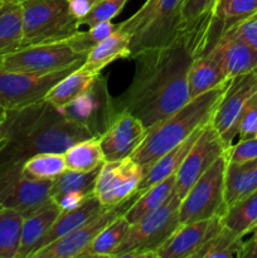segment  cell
I'll use <instances>...</instances> for the list:
<instances>
[{"label": "cell", "instance_id": "38", "mask_svg": "<svg viewBox=\"0 0 257 258\" xmlns=\"http://www.w3.org/2000/svg\"><path fill=\"white\" fill-rule=\"evenodd\" d=\"M257 134V93L244 107L238 125L239 140L256 136Z\"/></svg>", "mask_w": 257, "mask_h": 258}, {"label": "cell", "instance_id": "23", "mask_svg": "<svg viewBox=\"0 0 257 258\" xmlns=\"http://www.w3.org/2000/svg\"><path fill=\"white\" fill-rule=\"evenodd\" d=\"M130 57V37L117 25V29L112 34L108 35L106 39L101 40L95 47H92L83 64L92 72L101 73L103 68L107 67L115 60Z\"/></svg>", "mask_w": 257, "mask_h": 258}, {"label": "cell", "instance_id": "8", "mask_svg": "<svg viewBox=\"0 0 257 258\" xmlns=\"http://www.w3.org/2000/svg\"><path fill=\"white\" fill-rule=\"evenodd\" d=\"M226 153L219 156L203 175L191 185L180 201L179 222L180 224L222 217L226 212Z\"/></svg>", "mask_w": 257, "mask_h": 258}, {"label": "cell", "instance_id": "47", "mask_svg": "<svg viewBox=\"0 0 257 258\" xmlns=\"http://www.w3.org/2000/svg\"><path fill=\"white\" fill-rule=\"evenodd\" d=\"M254 232H257V229H256V231H254Z\"/></svg>", "mask_w": 257, "mask_h": 258}, {"label": "cell", "instance_id": "32", "mask_svg": "<svg viewBox=\"0 0 257 258\" xmlns=\"http://www.w3.org/2000/svg\"><path fill=\"white\" fill-rule=\"evenodd\" d=\"M67 170L63 153H43L23 161L22 174L32 180H54Z\"/></svg>", "mask_w": 257, "mask_h": 258}, {"label": "cell", "instance_id": "31", "mask_svg": "<svg viewBox=\"0 0 257 258\" xmlns=\"http://www.w3.org/2000/svg\"><path fill=\"white\" fill-rule=\"evenodd\" d=\"M130 227L131 224L126 221L125 217H117L96 236L80 258L112 257L116 248L125 239Z\"/></svg>", "mask_w": 257, "mask_h": 258}, {"label": "cell", "instance_id": "20", "mask_svg": "<svg viewBox=\"0 0 257 258\" xmlns=\"http://www.w3.org/2000/svg\"><path fill=\"white\" fill-rule=\"evenodd\" d=\"M103 208H105V206H102V204L100 203V201L97 199V197H96L95 194H92V196L87 197V198L85 199V202H83L82 204H80L78 207H76V208L70 209V211H62L59 217L55 219L54 223L52 224V227L48 229L47 233L43 236V238L40 239L39 243L37 244L35 251L33 252V254L37 251H39V249H42L43 247L48 246V244L53 243V242L57 241V239L67 236L68 233L75 231L76 228H78V227L82 226L83 223L90 221V219L92 218V217H95L96 214L100 213Z\"/></svg>", "mask_w": 257, "mask_h": 258}, {"label": "cell", "instance_id": "12", "mask_svg": "<svg viewBox=\"0 0 257 258\" xmlns=\"http://www.w3.org/2000/svg\"><path fill=\"white\" fill-rule=\"evenodd\" d=\"M141 191H138L126 201L116 204V206L105 207L102 211L95 217L83 223L67 236L57 239L53 243L43 247L35 252L33 258H75L80 257L85 252L88 244L96 238L98 233L111 223L113 219L125 214L131 207V204L140 197Z\"/></svg>", "mask_w": 257, "mask_h": 258}, {"label": "cell", "instance_id": "40", "mask_svg": "<svg viewBox=\"0 0 257 258\" xmlns=\"http://www.w3.org/2000/svg\"><path fill=\"white\" fill-rule=\"evenodd\" d=\"M218 0H184L181 5V19L183 22L197 19L212 13Z\"/></svg>", "mask_w": 257, "mask_h": 258}, {"label": "cell", "instance_id": "11", "mask_svg": "<svg viewBox=\"0 0 257 258\" xmlns=\"http://www.w3.org/2000/svg\"><path fill=\"white\" fill-rule=\"evenodd\" d=\"M59 110L70 120L85 126L97 138L107 130L116 116L113 98L108 93L107 81L101 73L82 95Z\"/></svg>", "mask_w": 257, "mask_h": 258}, {"label": "cell", "instance_id": "27", "mask_svg": "<svg viewBox=\"0 0 257 258\" xmlns=\"http://www.w3.org/2000/svg\"><path fill=\"white\" fill-rule=\"evenodd\" d=\"M222 226L236 236H247L257 229V190L227 207L221 217Z\"/></svg>", "mask_w": 257, "mask_h": 258}, {"label": "cell", "instance_id": "10", "mask_svg": "<svg viewBox=\"0 0 257 258\" xmlns=\"http://www.w3.org/2000/svg\"><path fill=\"white\" fill-rule=\"evenodd\" d=\"M76 68H66L50 73L0 70V106L7 111H12L44 100L50 88Z\"/></svg>", "mask_w": 257, "mask_h": 258}, {"label": "cell", "instance_id": "18", "mask_svg": "<svg viewBox=\"0 0 257 258\" xmlns=\"http://www.w3.org/2000/svg\"><path fill=\"white\" fill-rule=\"evenodd\" d=\"M207 53L218 63L227 78L257 71V49L227 33Z\"/></svg>", "mask_w": 257, "mask_h": 258}, {"label": "cell", "instance_id": "42", "mask_svg": "<svg viewBox=\"0 0 257 258\" xmlns=\"http://www.w3.org/2000/svg\"><path fill=\"white\" fill-rule=\"evenodd\" d=\"M7 116H8V111L5 110L4 107H2V106H0V125H2L5 120H7Z\"/></svg>", "mask_w": 257, "mask_h": 258}, {"label": "cell", "instance_id": "24", "mask_svg": "<svg viewBox=\"0 0 257 258\" xmlns=\"http://www.w3.org/2000/svg\"><path fill=\"white\" fill-rule=\"evenodd\" d=\"M100 73H95L88 70L85 64L73 70L70 75L55 83L49 92L45 95L44 100L57 108H63L66 105L82 95L95 81Z\"/></svg>", "mask_w": 257, "mask_h": 258}, {"label": "cell", "instance_id": "7", "mask_svg": "<svg viewBox=\"0 0 257 258\" xmlns=\"http://www.w3.org/2000/svg\"><path fill=\"white\" fill-rule=\"evenodd\" d=\"M87 54L75 47L72 40L20 45L0 53V70L28 73H50L80 67Z\"/></svg>", "mask_w": 257, "mask_h": 258}, {"label": "cell", "instance_id": "37", "mask_svg": "<svg viewBox=\"0 0 257 258\" xmlns=\"http://www.w3.org/2000/svg\"><path fill=\"white\" fill-rule=\"evenodd\" d=\"M228 163H244L257 159V136L242 139L226 150Z\"/></svg>", "mask_w": 257, "mask_h": 258}, {"label": "cell", "instance_id": "35", "mask_svg": "<svg viewBox=\"0 0 257 258\" xmlns=\"http://www.w3.org/2000/svg\"><path fill=\"white\" fill-rule=\"evenodd\" d=\"M244 241L222 227L212 238L203 244L194 258H233L241 257Z\"/></svg>", "mask_w": 257, "mask_h": 258}, {"label": "cell", "instance_id": "33", "mask_svg": "<svg viewBox=\"0 0 257 258\" xmlns=\"http://www.w3.org/2000/svg\"><path fill=\"white\" fill-rule=\"evenodd\" d=\"M98 171L100 168L92 171H75L67 169L65 173L53 180L50 198L57 199L70 193H78L85 197L95 194L93 191H95Z\"/></svg>", "mask_w": 257, "mask_h": 258}, {"label": "cell", "instance_id": "6", "mask_svg": "<svg viewBox=\"0 0 257 258\" xmlns=\"http://www.w3.org/2000/svg\"><path fill=\"white\" fill-rule=\"evenodd\" d=\"M22 45L65 40L80 32L67 0H20Z\"/></svg>", "mask_w": 257, "mask_h": 258}, {"label": "cell", "instance_id": "13", "mask_svg": "<svg viewBox=\"0 0 257 258\" xmlns=\"http://www.w3.org/2000/svg\"><path fill=\"white\" fill-rule=\"evenodd\" d=\"M53 180H32L22 174V164L0 165V206L32 213L50 198Z\"/></svg>", "mask_w": 257, "mask_h": 258}, {"label": "cell", "instance_id": "9", "mask_svg": "<svg viewBox=\"0 0 257 258\" xmlns=\"http://www.w3.org/2000/svg\"><path fill=\"white\" fill-rule=\"evenodd\" d=\"M257 93V71L232 77L217 105L211 125L227 149L238 135V125L244 107Z\"/></svg>", "mask_w": 257, "mask_h": 258}, {"label": "cell", "instance_id": "19", "mask_svg": "<svg viewBox=\"0 0 257 258\" xmlns=\"http://www.w3.org/2000/svg\"><path fill=\"white\" fill-rule=\"evenodd\" d=\"M60 213H62V209L59 208V206L52 198H49L39 208L24 216L18 258L32 256L37 244L39 243L40 239L47 233L48 229L52 227Z\"/></svg>", "mask_w": 257, "mask_h": 258}, {"label": "cell", "instance_id": "30", "mask_svg": "<svg viewBox=\"0 0 257 258\" xmlns=\"http://www.w3.org/2000/svg\"><path fill=\"white\" fill-rule=\"evenodd\" d=\"M67 169L75 171H92L105 163L100 139L97 136L78 141L63 153Z\"/></svg>", "mask_w": 257, "mask_h": 258}, {"label": "cell", "instance_id": "48", "mask_svg": "<svg viewBox=\"0 0 257 258\" xmlns=\"http://www.w3.org/2000/svg\"><path fill=\"white\" fill-rule=\"evenodd\" d=\"M256 136H257V134H256Z\"/></svg>", "mask_w": 257, "mask_h": 258}, {"label": "cell", "instance_id": "4", "mask_svg": "<svg viewBox=\"0 0 257 258\" xmlns=\"http://www.w3.org/2000/svg\"><path fill=\"white\" fill-rule=\"evenodd\" d=\"M184 0H146L143 7L118 25L130 37L131 57L175 39L183 25Z\"/></svg>", "mask_w": 257, "mask_h": 258}, {"label": "cell", "instance_id": "44", "mask_svg": "<svg viewBox=\"0 0 257 258\" xmlns=\"http://www.w3.org/2000/svg\"><path fill=\"white\" fill-rule=\"evenodd\" d=\"M87 2H90L91 4H92V5H95L96 3H97V2H100V0H87Z\"/></svg>", "mask_w": 257, "mask_h": 258}, {"label": "cell", "instance_id": "3", "mask_svg": "<svg viewBox=\"0 0 257 258\" xmlns=\"http://www.w3.org/2000/svg\"><path fill=\"white\" fill-rule=\"evenodd\" d=\"M228 81L191 98L173 115L149 128L145 139L131 158L140 164L145 171L161 155L185 141L198 128L211 122Z\"/></svg>", "mask_w": 257, "mask_h": 258}, {"label": "cell", "instance_id": "45", "mask_svg": "<svg viewBox=\"0 0 257 258\" xmlns=\"http://www.w3.org/2000/svg\"><path fill=\"white\" fill-rule=\"evenodd\" d=\"M2 2H3V0H0V4H2Z\"/></svg>", "mask_w": 257, "mask_h": 258}, {"label": "cell", "instance_id": "43", "mask_svg": "<svg viewBox=\"0 0 257 258\" xmlns=\"http://www.w3.org/2000/svg\"><path fill=\"white\" fill-rule=\"evenodd\" d=\"M4 143H5L4 138H3V136H2V134H0V149L3 148V145H4Z\"/></svg>", "mask_w": 257, "mask_h": 258}, {"label": "cell", "instance_id": "5", "mask_svg": "<svg viewBox=\"0 0 257 258\" xmlns=\"http://www.w3.org/2000/svg\"><path fill=\"white\" fill-rule=\"evenodd\" d=\"M179 196L175 189L165 203L136 223L131 224L125 239L116 248L112 257H155L158 249L176 231L179 222Z\"/></svg>", "mask_w": 257, "mask_h": 258}, {"label": "cell", "instance_id": "28", "mask_svg": "<svg viewBox=\"0 0 257 258\" xmlns=\"http://www.w3.org/2000/svg\"><path fill=\"white\" fill-rule=\"evenodd\" d=\"M175 175H171L160 183L154 184L145 191H141L140 197L131 204L130 208L123 214L126 221L130 224L136 223L146 214L151 213L160 206H163L175 189Z\"/></svg>", "mask_w": 257, "mask_h": 258}, {"label": "cell", "instance_id": "17", "mask_svg": "<svg viewBox=\"0 0 257 258\" xmlns=\"http://www.w3.org/2000/svg\"><path fill=\"white\" fill-rule=\"evenodd\" d=\"M221 217L180 224L158 249L156 258H194L209 238L222 228Z\"/></svg>", "mask_w": 257, "mask_h": 258}, {"label": "cell", "instance_id": "39", "mask_svg": "<svg viewBox=\"0 0 257 258\" xmlns=\"http://www.w3.org/2000/svg\"><path fill=\"white\" fill-rule=\"evenodd\" d=\"M226 33L257 49V14L242 20Z\"/></svg>", "mask_w": 257, "mask_h": 258}, {"label": "cell", "instance_id": "41", "mask_svg": "<svg viewBox=\"0 0 257 258\" xmlns=\"http://www.w3.org/2000/svg\"><path fill=\"white\" fill-rule=\"evenodd\" d=\"M117 29V24H113L111 20L108 22H101L97 24L92 25V27H88V30L82 32L83 39L87 43V45L90 47V50L92 49V47H95L97 43H100L101 40L106 39L108 35L112 34L115 30Z\"/></svg>", "mask_w": 257, "mask_h": 258}, {"label": "cell", "instance_id": "49", "mask_svg": "<svg viewBox=\"0 0 257 258\" xmlns=\"http://www.w3.org/2000/svg\"><path fill=\"white\" fill-rule=\"evenodd\" d=\"M19 2H20V0H19Z\"/></svg>", "mask_w": 257, "mask_h": 258}, {"label": "cell", "instance_id": "46", "mask_svg": "<svg viewBox=\"0 0 257 258\" xmlns=\"http://www.w3.org/2000/svg\"><path fill=\"white\" fill-rule=\"evenodd\" d=\"M0 209H2V206H0Z\"/></svg>", "mask_w": 257, "mask_h": 258}, {"label": "cell", "instance_id": "29", "mask_svg": "<svg viewBox=\"0 0 257 258\" xmlns=\"http://www.w3.org/2000/svg\"><path fill=\"white\" fill-rule=\"evenodd\" d=\"M23 19L19 0H3L0 4V53L22 45Z\"/></svg>", "mask_w": 257, "mask_h": 258}, {"label": "cell", "instance_id": "34", "mask_svg": "<svg viewBox=\"0 0 257 258\" xmlns=\"http://www.w3.org/2000/svg\"><path fill=\"white\" fill-rule=\"evenodd\" d=\"M23 219L24 216L15 209H0V258H18Z\"/></svg>", "mask_w": 257, "mask_h": 258}, {"label": "cell", "instance_id": "36", "mask_svg": "<svg viewBox=\"0 0 257 258\" xmlns=\"http://www.w3.org/2000/svg\"><path fill=\"white\" fill-rule=\"evenodd\" d=\"M126 3L127 0H100L91 8L90 12L82 19L78 20V24L80 27L82 25L92 27L97 23L112 20L122 10Z\"/></svg>", "mask_w": 257, "mask_h": 258}, {"label": "cell", "instance_id": "15", "mask_svg": "<svg viewBox=\"0 0 257 258\" xmlns=\"http://www.w3.org/2000/svg\"><path fill=\"white\" fill-rule=\"evenodd\" d=\"M227 148L211 122L207 123L175 174V191L183 199L204 171L226 153Z\"/></svg>", "mask_w": 257, "mask_h": 258}, {"label": "cell", "instance_id": "16", "mask_svg": "<svg viewBox=\"0 0 257 258\" xmlns=\"http://www.w3.org/2000/svg\"><path fill=\"white\" fill-rule=\"evenodd\" d=\"M148 128L128 112H117L107 130L100 136L105 161L128 158L145 139Z\"/></svg>", "mask_w": 257, "mask_h": 258}, {"label": "cell", "instance_id": "25", "mask_svg": "<svg viewBox=\"0 0 257 258\" xmlns=\"http://www.w3.org/2000/svg\"><path fill=\"white\" fill-rule=\"evenodd\" d=\"M254 190H257V159L244 163L227 161L224 189L227 207Z\"/></svg>", "mask_w": 257, "mask_h": 258}, {"label": "cell", "instance_id": "26", "mask_svg": "<svg viewBox=\"0 0 257 258\" xmlns=\"http://www.w3.org/2000/svg\"><path fill=\"white\" fill-rule=\"evenodd\" d=\"M231 78H227L218 63L208 54L197 57L191 63L188 73L189 97L194 98L204 92L223 85Z\"/></svg>", "mask_w": 257, "mask_h": 258}, {"label": "cell", "instance_id": "21", "mask_svg": "<svg viewBox=\"0 0 257 258\" xmlns=\"http://www.w3.org/2000/svg\"><path fill=\"white\" fill-rule=\"evenodd\" d=\"M257 14V0H218L212 10L211 48L242 20Z\"/></svg>", "mask_w": 257, "mask_h": 258}, {"label": "cell", "instance_id": "14", "mask_svg": "<svg viewBox=\"0 0 257 258\" xmlns=\"http://www.w3.org/2000/svg\"><path fill=\"white\" fill-rule=\"evenodd\" d=\"M143 176L144 168L131 156L105 161L98 171L93 193L102 206H116L138 193Z\"/></svg>", "mask_w": 257, "mask_h": 258}, {"label": "cell", "instance_id": "2", "mask_svg": "<svg viewBox=\"0 0 257 258\" xmlns=\"http://www.w3.org/2000/svg\"><path fill=\"white\" fill-rule=\"evenodd\" d=\"M0 134L5 140L0 149V165L23 164L37 154L65 153L73 144L93 138L85 126L70 120L45 100L8 111Z\"/></svg>", "mask_w": 257, "mask_h": 258}, {"label": "cell", "instance_id": "1", "mask_svg": "<svg viewBox=\"0 0 257 258\" xmlns=\"http://www.w3.org/2000/svg\"><path fill=\"white\" fill-rule=\"evenodd\" d=\"M211 20L209 13L183 22L179 34L168 45L136 54L133 81L113 100L116 113H131L149 130L189 102V68L197 57L211 49Z\"/></svg>", "mask_w": 257, "mask_h": 258}, {"label": "cell", "instance_id": "22", "mask_svg": "<svg viewBox=\"0 0 257 258\" xmlns=\"http://www.w3.org/2000/svg\"><path fill=\"white\" fill-rule=\"evenodd\" d=\"M203 127L198 128V130L194 134H191L185 141H183V143L179 144L178 146L171 149L170 151H168V153H165L164 155H161L155 163L151 164V165L144 171V176L143 179H141L140 184H139L138 191H145L146 189L153 186L154 184L160 183V181L165 180L166 178H169V176L171 175H175L179 166L183 163L184 158H185L186 154L189 153L191 146L194 145L197 139L201 135L202 128Z\"/></svg>", "mask_w": 257, "mask_h": 258}]
</instances>
